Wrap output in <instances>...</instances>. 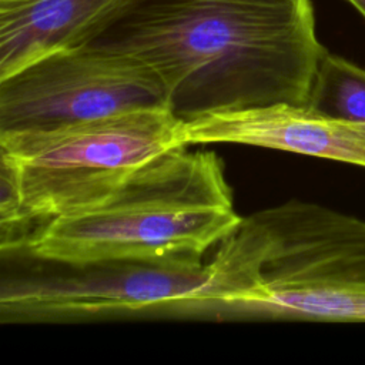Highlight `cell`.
<instances>
[{
    "label": "cell",
    "instance_id": "1",
    "mask_svg": "<svg viewBox=\"0 0 365 365\" xmlns=\"http://www.w3.org/2000/svg\"><path fill=\"white\" fill-rule=\"evenodd\" d=\"M84 46L147 64L180 120L308 104L327 51L311 0H114Z\"/></svg>",
    "mask_w": 365,
    "mask_h": 365
},
{
    "label": "cell",
    "instance_id": "2",
    "mask_svg": "<svg viewBox=\"0 0 365 365\" xmlns=\"http://www.w3.org/2000/svg\"><path fill=\"white\" fill-rule=\"evenodd\" d=\"M188 319L365 322V220L289 200L242 217Z\"/></svg>",
    "mask_w": 365,
    "mask_h": 365
},
{
    "label": "cell",
    "instance_id": "3",
    "mask_svg": "<svg viewBox=\"0 0 365 365\" xmlns=\"http://www.w3.org/2000/svg\"><path fill=\"white\" fill-rule=\"evenodd\" d=\"M188 147L155 155L101 201L44 224L14 257L61 262L202 258L242 217L217 153Z\"/></svg>",
    "mask_w": 365,
    "mask_h": 365
},
{
    "label": "cell",
    "instance_id": "4",
    "mask_svg": "<svg viewBox=\"0 0 365 365\" xmlns=\"http://www.w3.org/2000/svg\"><path fill=\"white\" fill-rule=\"evenodd\" d=\"M165 107L137 108L70 125L0 134V165L19 205L0 221L1 257L20 254L47 222L110 195L155 155L182 145Z\"/></svg>",
    "mask_w": 365,
    "mask_h": 365
},
{
    "label": "cell",
    "instance_id": "5",
    "mask_svg": "<svg viewBox=\"0 0 365 365\" xmlns=\"http://www.w3.org/2000/svg\"><path fill=\"white\" fill-rule=\"evenodd\" d=\"M30 259L34 262L30 269L3 275L1 324L185 318L211 278L210 262L200 257L86 262Z\"/></svg>",
    "mask_w": 365,
    "mask_h": 365
},
{
    "label": "cell",
    "instance_id": "6",
    "mask_svg": "<svg viewBox=\"0 0 365 365\" xmlns=\"http://www.w3.org/2000/svg\"><path fill=\"white\" fill-rule=\"evenodd\" d=\"M151 107L170 108L154 70L131 56L90 46L53 53L0 80V134Z\"/></svg>",
    "mask_w": 365,
    "mask_h": 365
},
{
    "label": "cell",
    "instance_id": "7",
    "mask_svg": "<svg viewBox=\"0 0 365 365\" xmlns=\"http://www.w3.org/2000/svg\"><path fill=\"white\" fill-rule=\"evenodd\" d=\"M182 145L244 144L365 168V121L335 117L309 104H272L181 120Z\"/></svg>",
    "mask_w": 365,
    "mask_h": 365
},
{
    "label": "cell",
    "instance_id": "8",
    "mask_svg": "<svg viewBox=\"0 0 365 365\" xmlns=\"http://www.w3.org/2000/svg\"><path fill=\"white\" fill-rule=\"evenodd\" d=\"M114 0H0V80L78 46Z\"/></svg>",
    "mask_w": 365,
    "mask_h": 365
},
{
    "label": "cell",
    "instance_id": "9",
    "mask_svg": "<svg viewBox=\"0 0 365 365\" xmlns=\"http://www.w3.org/2000/svg\"><path fill=\"white\" fill-rule=\"evenodd\" d=\"M308 104L335 117L365 121V68L325 51Z\"/></svg>",
    "mask_w": 365,
    "mask_h": 365
},
{
    "label": "cell",
    "instance_id": "10",
    "mask_svg": "<svg viewBox=\"0 0 365 365\" xmlns=\"http://www.w3.org/2000/svg\"><path fill=\"white\" fill-rule=\"evenodd\" d=\"M349 4H352L365 19V0H346Z\"/></svg>",
    "mask_w": 365,
    "mask_h": 365
}]
</instances>
